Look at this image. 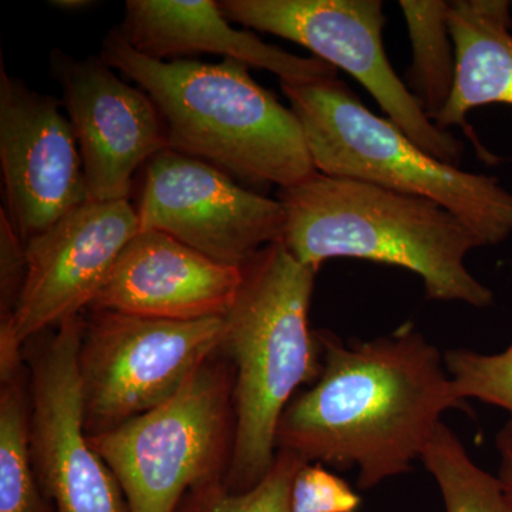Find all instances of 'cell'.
<instances>
[{
	"instance_id": "obj_16",
	"label": "cell",
	"mask_w": 512,
	"mask_h": 512,
	"mask_svg": "<svg viewBox=\"0 0 512 512\" xmlns=\"http://www.w3.org/2000/svg\"><path fill=\"white\" fill-rule=\"evenodd\" d=\"M456 47L453 96L434 121L441 130L466 126L467 114L488 104L512 106V16L505 0L448 2Z\"/></svg>"
},
{
	"instance_id": "obj_1",
	"label": "cell",
	"mask_w": 512,
	"mask_h": 512,
	"mask_svg": "<svg viewBox=\"0 0 512 512\" xmlns=\"http://www.w3.org/2000/svg\"><path fill=\"white\" fill-rule=\"evenodd\" d=\"M318 339L322 372L286 406L276 451L357 468L362 490L409 473L443 413L461 406L439 349L410 328L348 345L328 330H319Z\"/></svg>"
},
{
	"instance_id": "obj_9",
	"label": "cell",
	"mask_w": 512,
	"mask_h": 512,
	"mask_svg": "<svg viewBox=\"0 0 512 512\" xmlns=\"http://www.w3.org/2000/svg\"><path fill=\"white\" fill-rule=\"evenodd\" d=\"M83 325L84 313L33 336L23 348L33 467L56 512H130L119 481L84 429L77 365Z\"/></svg>"
},
{
	"instance_id": "obj_24",
	"label": "cell",
	"mask_w": 512,
	"mask_h": 512,
	"mask_svg": "<svg viewBox=\"0 0 512 512\" xmlns=\"http://www.w3.org/2000/svg\"><path fill=\"white\" fill-rule=\"evenodd\" d=\"M497 448L500 453V470L497 478L505 498L512 507V419L498 433Z\"/></svg>"
},
{
	"instance_id": "obj_23",
	"label": "cell",
	"mask_w": 512,
	"mask_h": 512,
	"mask_svg": "<svg viewBox=\"0 0 512 512\" xmlns=\"http://www.w3.org/2000/svg\"><path fill=\"white\" fill-rule=\"evenodd\" d=\"M28 276L25 242L13 228L6 211L0 210V325L15 312Z\"/></svg>"
},
{
	"instance_id": "obj_14",
	"label": "cell",
	"mask_w": 512,
	"mask_h": 512,
	"mask_svg": "<svg viewBox=\"0 0 512 512\" xmlns=\"http://www.w3.org/2000/svg\"><path fill=\"white\" fill-rule=\"evenodd\" d=\"M242 278L239 266L214 261L163 232L138 231L87 311L175 322L224 318Z\"/></svg>"
},
{
	"instance_id": "obj_21",
	"label": "cell",
	"mask_w": 512,
	"mask_h": 512,
	"mask_svg": "<svg viewBox=\"0 0 512 512\" xmlns=\"http://www.w3.org/2000/svg\"><path fill=\"white\" fill-rule=\"evenodd\" d=\"M444 363L457 400H481L512 414V345L497 355L448 350Z\"/></svg>"
},
{
	"instance_id": "obj_5",
	"label": "cell",
	"mask_w": 512,
	"mask_h": 512,
	"mask_svg": "<svg viewBox=\"0 0 512 512\" xmlns=\"http://www.w3.org/2000/svg\"><path fill=\"white\" fill-rule=\"evenodd\" d=\"M281 89L319 174L379 185L443 205L483 247L512 234V192L498 178L443 163L389 119L376 116L338 76Z\"/></svg>"
},
{
	"instance_id": "obj_15",
	"label": "cell",
	"mask_w": 512,
	"mask_h": 512,
	"mask_svg": "<svg viewBox=\"0 0 512 512\" xmlns=\"http://www.w3.org/2000/svg\"><path fill=\"white\" fill-rule=\"evenodd\" d=\"M119 30L133 49L151 59L212 53L268 70L284 83L338 76L318 57L292 55L249 30L234 29L214 0H127Z\"/></svg>"
},
{
	"instance_id": "obj_12",
	"label": "cell",
	"mask_w": 512,
	"mask_h": 512,
	"mask_svg": "<svg viewBox=\"0 0 512 512\" xmlns=\"http://www.w3.org/2000/svg\"><path fill=\"white\" fill-rule=\"evenodd\" d=\"M49 67L79 143L87 200L127 201L138 171L168 148L156 104L100 56L80 60L55 49Z\"/></svg>"
},
{
	"instance_id": "obj_13",
	"label": "cell",
	"mask_w": 512,
	"mask_h": 512,
	"mask_svg": "<svg viewBox=\"0 0 512 512\" xmlns=\"http://www.w3.org/2000/svg\"><path fill=\"white\" fill-rule=\"evenodd\" d=\"M62 106L0 64L3 210L25 245L89 201L79 143Z\"/></svg>"
},
{
	"instance_id": "obj_17",
	"label": "cell",
	"mask_w": 512,
	"mask_h": 512,
	"mask_svg": "<svg viewBox=\"0 0 512 512\" xmlns=\"http://www.w3.org/2000/svg\"><path fill=\"white\" fill-rule=\"evenodd\" d=\"M412 42L410 86L431 121L446 109L457 77L456 47L448 26V2L400 0Z\"/></svg>"
},
{
	"instance_id": "obj_3",
	"label": "cell",
	"mask_w": 512,
	"mask_h": 512,
	"mask_svg": "<svg viewBox=\"0 0 512 512\" xmlns=\"http://www.w3.org/2000/svg\"><path fill=\"white\" fill-rule=\"evenodd\" d=\"M278 200L282 244L315 272L329 259H366L419 275L431 301L474 308L494 301L466 266V256L483 247L480 238L437 202L319 173L279 190Z\"/></svg>"
},
{
	"instance_id": "obj_8",
	"label": "cell",
	"mask_w": 512,
	"mask_h": 512,
	"mask_svg": "<svg viewBox=\"0 0 512 512\" xmlns=\"http://www.w3.org/2000/svg\"><path fill=\"white\" fill-rule=\"evenodd\" d=\"M229 22L284 37L349 73L421 150L458 167L464 144L426 116L394 72L383 45L380 0H222Z\"/></svg>"
},
{
	"instance_id": "obj_6",
	"label": "cell",
	"mask_w": 512,
	"mask_h": 512,
	"mask_svg": "<svg viewBox=\"0 0 512 512\" xmlns=\"http://www.w3.org/2000/svg\"><path fill=\"white\" fill-rule=\"evenodd\" d=\"M234 367L218 350L168 402L87 436L130 512H175L194 488L227 480L235 441Z\"/></svg>"
},
{
	"instance_id": "obj_25",
	"label": "cell",
	"mask_w": 512,
	"mask_h": 512,
	"mask_svg": "<svg viewBox=\"0 0 512 512\" xmlns=\"http://www.w3.org/2000/svg\"><path fill=\"white\" fill-rule=\"evenodd\" d=\"M50 5L53 8L77 12V10L90 8V6L96 5V3L89 2V0H53V2H50Z\"/></svg>"
},
{
	"instance_id": "obj_20",
	"label": "cell",
	"mask_w": 512,
	"mask_h": 512,
	"mask_svg": "<svg viewBox=\"0 0 512 512\" xmlns=\"http://www.w3.org/2000/svg\"><path fill=\"white\" fill-rule=\"evenodd\" d=\"M308 461L292 451L278 450L274 466L252 490L232 493L221 483L201 485L184 495L175 512H291L293 477Z\"/></svg>"
},
{
	"instance_id": "obj_2",
	"label": "cell",
	"mask_w": 512,
	"mask_h": 512,
	"mask_svg": "<svg viewBox=\"0 0 512 512\" xmlns=\"http://www.w3.org/2000/svg\"><path fill=\"white\" fill-rule=\"evenodd\" d=\"M100 57L150 96L170 150L242 183L279 190L318 173L298 117L252 79L247 64L151 59L133 49L119 28L104 37Z\"/></svg>"
},
{
	"instance_id": "obj_4",
	"label": "cell",
	"mask_w": 512,
	"mask_h": 512,
	"mask_svg": "<svg viewBox=\"0 0 512 512\" xmlns=\"http://www.w3.org/2000/svg\"><path fill=\"white\" fill-rule=\"evenodd\" d=\"M242 272L220 348L235 373L234 453L225 480L232 493L264 480L274 466L282 413L298 387L322 372L318 332L309 328L316 272L282 242L262 248Z\"/></svg>"
},
{
	"instance_id": "obj_22",
	"label": "cell",
	"mask_w": 512,
	"mask_h": 512,
	"mask_svg": "<svg viewBox=\"0 0 512 512\" xmlns=\"http://www.w3.org/2000/svg\"><path fill=\"white\" fill-rule=\"evenodd\" d=\"M360 504L359 494L322 464H303L293 477L289 493L291 512H356Z\"/></svg>"
},
{
	"instance_id": "obj_11",
	"label": "cell",
	"mask_w": 512,
	"mask_h": 512,
	"mask_svg": "<svg viewBox=\"0 0 512 512\" xmlns=\"http://www.w3.org/2000/svg\"><path fill=\"white\" fill-rule=\"evenodd\" d=\"M140 231L170 235L222 264L242 268L281 242L285 210L214 165L165 148L146 164L136 205Z\"/></svg>"
},
{
	"instance_id": "obj_10",
	"label": "cell",
	"mask_w": 512,
	"mask_h": 512,
	"mask_svg": "<svg viewBox=\"0 0 512 512\" xmlns=\"http://www.w3.org/2000/svg\"><path fill=\"white\" fill-rule=\"evenodd\" d=\"M138 231L130 201H87L30 239L22 295L8 322L0 325V379L22 369L23 348L33 336L90 308Z\"/></svg>"
},
{
	"instance_id": "obj_7",
	"label": "cell",
	"mask_w": 512,
	"mask_h": 512,
	"mask_svg": "<svg viewBox=\"0 0 512 512\" xmlns=\"http://www.w3.org/2000/svg\"><path fill=\"white\" fill-rule=\"evenodd\" d=\"M224 318L175 322L84 312L79 365L84 429L99 436L157 409L221 348Z\"/></svg>"
},
{
	"instance_id": "obj_18",
	"label": "cell",
	"mask_w": 512,
	"mask_h": 512,
	"mask_svg": "<svg viewBox=\"0 0 512 512\" xmlns=\"http://www.w3.org/2000/svg\"><path fill=\"white\" fill-rule=\"evenodd\" d=\"M28 370L0 379V512H56L33 467Z\"/></svg>"
},
{
	"instance_id": "obj_19",
	"label": "cell",
	"mask_w": 512,
	"mask_h": 512,
	"mask_svg": "<svg viewBox=\"0 0 512 512\" xmlns=\"http://www.w3.org/2000/svg\"><path fill=\"white\" fill-rule=\"evenodd\" d=\"M421 460L439 485L446 512H512L498 478L471 460L446 424H440Z\"/></svg>"
}]
</instances>
